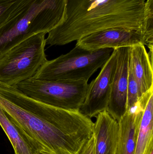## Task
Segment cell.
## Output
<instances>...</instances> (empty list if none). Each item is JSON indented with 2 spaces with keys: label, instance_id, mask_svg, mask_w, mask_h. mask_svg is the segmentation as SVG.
<instances>
[{
  "label": "cell",
  "instance_id": "9",
  "mask_svg": "<svg viewBox=\"0 0 153 154\" xmlns=\"http://www.w3.org/2000/svg\"><path fill=\"white\" fill-rule=\"evenodd\" d=\"M131 47L116 49L117 64L107 111L118 122L127 110L129 55Z\"/></svg>",
  "mask_w": 153,
  "mask_h": 154
},
{
  "label": "cell",
  "instance_id": "20",
  "mask_svg": "<svg viewBox=\"0 0 153 154\" xmlns=\"http://www.w3.org/2000/svg\"><path fill=\"white\" fill-rule=\"evenodd\" d=\"M153 154V151L151 152V154Z\"/></svg>",
  "mask_w": 153,
  "mask_h": 154
},
{
  "label": "cell",
  "instance_id": "19",
  "mask_svg": "<svg viewBox=\"0 0 153 154\" xmlns=\"http://www.w3.org/2000/svg\"><path fill=\"white\" fill-rule=\"evenodd\" d=\"M36 154H50L46 152H44V151H40V152H38Z\"/></svg>",
  "mask_w": 153,
  "mask_h": 154
},
{
  "label": "cell",
  "instance_id": "8",
  "mask_svg": "<svg viewBox=\"0 0 153 154\" xmlns=\"http://www.w3.org/2000/svg\"><path fill=\"white\" fill-rule=\"evenodd\" d=\"M145 46L143 30L113 28L92 33L76 41V46L88 51L105 48L113 49L131 47L138 44Z\"/></svg>",
  "mask_w": 153,
  "mask_h": 154
},
{
  "label": "cell",
  "instance_id": "10",
  "mask_svg": "<svg viewBox=\"0 0 153 154\" xmlns=\"http://www.w3.org/2000/svg\"><path fill=\"white\" fill-rule=\"evenodd\" d=\"M153 89L142 96L135 106L128 109L118 121V138L116 154H135L142 116Z\"/></svg>",
  "mask_w": 153,
  "mask_h": 154
},
{
  "label": "cell",
  "instance_id": "12",
  "mask_svg": "<svg viewBox=\"0 0 153 154\" xmlns=\"http://www.w3.org/2000/svg\"><path fill=\"white\" fill-rule=\"evenodd\" d=\"M129 65L137 82L141 97L145 93L153 89V61L143 44L131 47Z\"/></svg>",
  "mask_w": 153,
  "mask_h": 154
},
{
  "label": "cell",
  "instance_id": "11",
  "mask_svg": "<svg viewBox=\"0 0 153 154\" xmlns=\"http://www.w3.org/2000/svg\"><path fill=\"white\" fill-rule=\"evenodd\" d=\"M94 123V154H116L118 122L107 111L99 113Z\"/></svg>",
  "mask_w": 153,
  "mask_h": 154
},
{
  "label": "cell",
  "instance_id": "7",
  "mask_svg": "<svg viewBox=\"0 0 153 154\" xmlns=\"http://www.w3.org/2000/svg\"><path fill=\"white\" fill-rule=\"evenodd\" d=\"M116 64V49H115L108 60L101 68L98 76L88 84L84 102L79 109L83 115L91 119L107 110Z\"/></svg>",
  "mask_w": 153,
  "mask_h": 154
},
{
  "label": "cell",
  "instance_id": "4",
  "mask_svg": "<svg viewBox=\"0 0 153 154\" xmlns=\"http://www.w3.org/2000/svg\"><path fill=\"white\" fill-rule=\"evenodd\" d=\"M113 50L112 48H105L88 51L75 45L68 53L47 60L32 78L88 82L98 69L105 65Z\"/></svg>",
  "mask_w": 153,
  "mask_h": 154
},
{
  "label": "cell",
  "instance_id": "14",
  "mask_svg": "<svg viewBox=\"0 0 153 154\" xmlns=\"http://www.w3.org/2000/svg\"><path fill=\"white\" fill-rule=\"evenodd\" d=\"M153 94L145 107L140 123L135 154H150L153 151Z\"/></svg>",
  "mask_w": 153,
  "mask_h": 154
},
{
  "label": "cell",
  "instance_id": "5",
  "mask_svg": "<svg viewBox=\"0 0 153 154\" xmlns=\"http://www.w3.org/2000/svg\"><path fill=\"white\" fill-rule=\"evenodd\" d=\"M46 32L33 35L13 47L0 59V82L14 87L33 78L47 60Z\"/></svg>",
  "mask_w": 153,
  "mask_h": 154
},
{
  "label": "cell",
  "instance_id": "18",
  "mask_svg": "<svg viewBox=\"0 0 153 154\" xmlns=\"http://www.w3.org/2000/svg\"><path fill=\"white\" fill-rule=\"evenodd\" d=\"M94 142L93 134L90 139L84 145L79 154H94Z\"/></svg>",
  "mask_w": 153,
  "mask_h": 154
},
{
  "label": "cell",
  "instance_id": "6",
  "mask_svg": "<svg viewBox=\"0 0 153 154\" xmlns=\"http://www.w3.org/2000/svg\"><path fill=\"white\" fill-rule=\"evenodd\" d=\"M25 95L56 107L79 110L84 102L88 83L84 81L29 79L14 86Z\"/></svg>",
  "mask_w": 153,
  "mask_h": 154
},
{
  "label": "cell",
  "instance_id": "1",
  "mask_svg": "<svg viewBox=\"0 0 153 154\" xmlns=\"http://www.w3.org/2000/svg\"><path fill=\"white\" fill-rule=\"evenodd\" d=\"M145 0H67L63 21L48 32L46 44L63 46L113 28L144 29Z\"/></svg>",
  "mask_w": 153,
  "mask_h": 154
},
{
  "label": "cell",
  "instance_id": "16",
  "mask_svg": "<svg viewBox=\"0 0 153 154\" xmlns=\"http://www.w3.org/2000/svg\"><path fill=\"white\" fill-rule=\"evenodd\" d=\"M140 98L138 85L134 76L132 68L129 64L127 91V110L135 106Z\"/></svg>",
  "mask_w": 153,
  "mask_h": 154
},
{
  "label": "cell",
  "instance_id": "13",
  "mask_svg": "<svg viewBox=\"0 0 153 154\" xmlns=\"http://www.w3.org/2000/svg\"><path fill=\"white\" fill-rule=\"evenodd\" d=\"M0 126L9 138L15 154H36L44 149L30 137L0 107Z\"/></svg>",
  "mask_w": 153,
  "mask_h": 154
},
{
  "label": "cell",
  "instance_id": "2",
  "mask_svg": "<svg viewBox=\"0 0 153 154\" xmlns=\"http://www.w3.org/2000/svg\"><path fill=\"white\" fill-rule=\"evenodd\" d=\"M0 107L50 154H79L93 134L94 123L81 113L67 121L52 123L1 95Z\"/></svg>",
  "mask_w": 153,
  "mask_h": 154
},
{
  "label": "cell",
  "instance_id": "17",
  "mask_svg": "<svg viewBox=\"0 0 153 154\" xmlns=\"http://www.w3.org/2000/svg\"><path fill=\"white\" fill-rule=\"evenodd\" d=\"M22 0H0V26L4 23Z\"/></svg>",
  "mask_w": 153,
  "mask_h": 154
},
{
  "label": "cell",
  "instance_id": "15",
  "mask_svg": "<svg viewBox=\"0 0 153 154\" xmlns=\"http://www.w3.org/2000/svg\"><path fill=\"white\" fill-rule=\"evenodd\" d=\"M144 29L146 45L153 53V0H146L145 2L143 12Z\"/></svg>",
  "mask_w": 153,
  "mask_h": 154
},
{
  "label": "cell",
  "instance_id": "3",
  "mask_svg": "<svg viewBox=\"0 0 153 154\" xmlns=\"http://www.w3.org/2000/svg\"><path fill=\"white\" fill-rule=\"evenodd\" d=\"M67 0H22L0 26V59L33 35L48 33L65 19Z\"/></svg>",
  "mask_w": 153,
  "mask_h": 154
}]
</instances>
